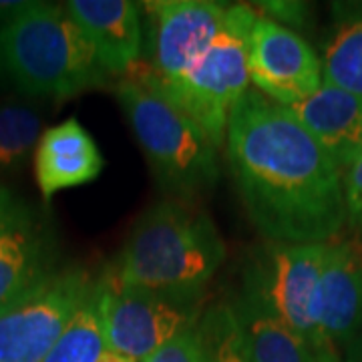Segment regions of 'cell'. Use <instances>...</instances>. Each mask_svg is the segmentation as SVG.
Segmentation results:
<instances>
[{
	"mask_svg": "<svg viewBox=\"0 0 362 362\" xmlns=\"http://www.w3.org/2000/svg\"><path fill=\"white\" fill-rule=\"evenodd\" d=\"M258 6L262 11H266V13L276 14L278 18H282L286 23H290V25L302 26V23H304L306 8L300 2H259Z\"/></svg>",
	"mask_w": 362,
	"mask_h": 362,
	"instance_id": "obj_23",
	"label": "cell"
},
{
	"mask_svg": "<svg viewBox=\"0 0 362 362\" xmlns=\"http://www.w3.org/2000/svg\"><path fill=\"white\" fill-rule=\"evenodd\" d=\"M107 349L145 361L199 324L202 298L173 296L121 286L107 272L99 278Z\"/></svg>",
	"mask_w": 362,
	"mask_h": 362,
	"instance_id": "obj_6",
	"label": "cell"
},
{
	"mask_svg": "<svg viewBox=\"0 0 362 362\" xmlns=\"http://www.w3.org/2000/svg\"><path fill=\"white\" fill-rule=\"evenodd\" d=\"M105 350L107 340L101 318V290L99 280H95L75 316L66 324L65 332L42 362H99Z\"/></svg>",
	"mask_w": 362,
	"mask_h": 362,
	"instance_id": "obj_17",
	"label": "cell"
},
{
	"mask_svg": "<svg viewBox=\"0 0 362 362\" xmlns=\"http://www.w3.org/2000/svg\"><path fill=\"white\" fill-rule=\"evenodd\" d=\"M322 81L362 97V16L338 23L324 45Z\"/></svg>",
	"mask_w": 362,
	"mask_h": 362,
	"instance_id": "obj_18",
	"label": "cell"
},
{
	"mask_svg": "<svg viewBox=\"0 0 362 362\" xmlns=\"http://www.w3.org/2000/svg\"><path fill=\"white\" fill-rule=\"evenodd\" d=\"M30 2H18V0H0V21H8L18 13H23L25 8H28Z\"/></svg>",
	"mask_w": 362,
	"mask_h": 362,
	"instance_id": "obj_24",
	"label": "cell"
},
{
	"mask_svg": "<svg viewBox=\"0 0 362 362\" xmlns=\"http://www.w3.org/2000/svg\"><path fill=\"white\" fill-rule=\"evenodd\" d=\"M103 171V156L77 119H66L40 135L35 153V173L45 199L97 180Z\"/></svg>",
	"mask_w": 362,
	"mask_h": 362,
	"instance_id": "obj_14",
	"label": "cell"
},
{
	"mask_svg": "<svg viewBox=\"0 0 362 362\" xmlns=\"http://www.w3.org/2000/svg\"><path fill=\"white\" fill-rule=\"evenodd\" d=\"M304 129L344 169L362 149V97L324 85L288 107Z\"/></svg>",
	"mask_w": 362,
	"mask_h": 362,
	"instance_id": "obj_15",
	"label": "cell"
},
{
	"mask_svg": "<svg viewBox=\"0 0 362 362\" xmlns=\"http://www.w3.org/2000/svg\"><path fill=\"white\" fill-rule=\"evenodd\" d=\"M145 6L153 16L151 77L163 95H171L220 33L226 6L211 0H161Z\"/></svg>",
	"mask_w": 362,
	"mask_h": 362,
	"instance_id": "obj_9",
	"label": "cell"
},
{
	"mask_svg": "<svg viewBox=\"0 0 362 362\" xmlns=\"http://www.w3.org/2000/svg\"><path fill=\"white\" fill-rule=\"evenodd\" d=\"M342 189L346 204V221L350 228L362 232V149L342 169Z\"/></svg>",
	"mask_w": 362,
	"mask_h": 362,
	"instance_id": "obj_22",
	"label": "cell"
},
{
	"mask_svg": "<svg viewBox=\"0 0 362 362\" xmlns=\"http://www.w3.org/2000/svg\"><path fill=\"white\" fill-rule=\"evenodd\" d=\"M40 141V117L25 105H0V169H14Z\"/></svg>",
	"mask_w": 362,
	"mask_h": 362,
	"instance_id": "obj_19",
	"label": "cell"
},
{
	"mask_svg": "<svg viewBox=\"0 0 362 362\" xmlns=\"http://www.w3.org/2000/svg\"><path fill=\"white\" fill-rule=\"evenodd\" d=\"M258 13L246 4L226 8V18L202 61L171 95H165L204 131L216 149L223 147L230 113L246 95L250 78V35Z\"/></svg>",
	"mask_w": 362,
	"mask_h": 362,
	"instance_id": "obj_5",
	"label": "cell"
},
{
	"mask_svg": "<svg viewBox=\"0 0 362 362\" xmlns=\"http://www.w3.org/2000/svg\"><path fill=\"white\" fill-rule=\"evenodd\" d=\"M141 362H207L206 344L202 338L199 324L185 330L181 337L173 338Z\"/></svg>",
	"mask_w": 362,
	"mask_h": 362,
	"instance_id": "obj_21",
	"label": "cell"
},
{
	"mask_svg": "<svg viewBox=\"0 0 362 362\" xmlns=\"http://www.w3.org/2000/svg\"><path fill=\"white\" fill-rule=\"evenodd\" d=\"M199 330L206 344L207 362H250L242 326L232 304L220 302L204 314Z\"/></svg>",
	"mask_w": 362,
	"mask_h": 362,
	"instance_id": "obj_20",
	"label": "cell"
},
{
	"mask_svg": "<svg viewBox=\"0 0 362 362\" xmlns=\"http://www.w3.org/2000/svg\"><path fill=\"white\" fill-rule=\"evenodd\" d=\"M328 244H276L259 247L246 268L244 296L276 314L316 352L312 304L324 270Z\"/></svg>",
	"mask_w": 362,
	"mask_h": 362,
	"instance_id": "obj_7",
	"label": "cell"
},
{
	"mask_svg": "<svg viewBox=\"0 0 362 362\" xmlns=\"http://www.w3.org/2000/svg\"><path fill=\"white\" fill-rule=\"evenodd\" d=\"M65 6L89 39L105 73L127 75L141 63V18L133 2L71 0Z\"/></svg>",
	"mask_w": 362,
	"mask_h": 362,
	"instance_id": "obj_13",
	"label": "cell"
},
{
	"mask_svg": "<svg viewBox=\"0 0 362 362\" xmlns=\"http://www.w3.org/2000/svg\"><path fill=\"white\" fill-rule=\"evenodd\" d=\"M99 362H135V361L129 358V356H125V354H119V352H115V350L107 349Z\"/></svg>",
	"mask_w": 362,
	"mask_h": 362,
	"instance_id": "obj_26",
	"label": "cell"
},
{
	"mask_svg": "<svg viewBox=\"0 0 362 362\" xmlns=\"http://www.w3.org/2000/svg\"><path fill=\"white\" fill-rule=\"evenodd\" d=\"M232 308L250 362H320L304 338L254 298L240 294Z\"/></svg>",
	"mask_w": 362,
	"mask_h": 362,
	"instance_id": "obj_16",
	"label": "cell"
},
{
	"mask_svg": "<svg viewBox=\"0 0 362 362\" xmlns=\"http://www.w3.org/2000/svg\"><path fill=\"white\" fill-rule=\"evenodd\" d=\"M83 268L57 270L0 310V362H42L93 286Z\"/></svg>",
	"mask_w": 362,
	"mask_h": 362,
	"instance_id": "obj_8",
	"label": "cell"
},
{
	"mask_svg": "<svg viewBox=\"0 0 362 362\" xmlns=\"http://www.w3.org/2000/svg\"><path fill=\"white\" fill-rule=\"evenodd\" d=\"M115 97L165 192L192 199L218 183L216 145L159 90L149 66H133L115 85Z\"/></svg>",
	"mask_w": 362,
	"mask_h": 362,
	"instance_id": "obj_4",
	"label": "cell"
},
{
	"mask_svg": "<svg viewBox=\"0 0 362 362\" xmlns=\"http://www.w3.org/2000/svg\"><path fill=\"white\" fill-rule=\"evenodd\" d=\"M0 75L26 95L69 99L105 85V69L66 6L30 2L0 23Z\"/></svg>",
	"mask_w": 362,
	"mask_h": 362,
	"instance_id": "obj_3",
	"label": "cell"
},
{
	"mask_svg": "<svg viewBox=\"0 0 362 362\" xmlns=\"http://www.w3.org/2000/svg\"><path fill=\"white\" fill-rule=\"evenodd\" d=\"M312 322L320 362H340L337 346L350 344L362 326V233L328 242Z\"/></svg>",
	"mask_w": 362,
	"mask_h": 362,
	"instance_id": "obj_11",
	"label": "cell"
},
{
	"mask_svg": "<svg viewBox=\"0 0 362 362\" xmlns=\"http://www.w3.org/2000/svg\"><path fill=\"white\" fill-rule=\"evenodd\" d=\"M223 259L226 244L207 214L181 202H163L137 220L105 272L121 286L204 298Z\"/></svg>",
	"mask_w": 362,
	"mask_h": 362,
	"instance_id": "obj_2",
	"label": "cell"
},
{
	"mask_svg": "<svg viewBox=\"0 0 362 362\" xmlns=\"http://www.w3.org/2000/svg\"><path fill=\"white\" fill-rule=\"evenodd\" d=\"M54 272V244L47 221L23 197L0 189V310Z\"/></svg>",
	"mask_w": 362,
	"mask_h": 362,
	"instance_id": "obj_12",
	"label": "cell"
},
{
	"mask_svg": "<svg viewBox=\"0 0 362 362\" xmlns=\"http://www.w3.org/2000/svg\"><path fill=\"white\" fill-rule=\"evenodd\" d=\"M344 362H362V338H354L350 342Z\"/></svg>",
	"mask_w": 362,
	"mask_h": 362,
	"instance_id": "obj_25",
	"label": "cell"
},
{
	"mask_svg": "<svg viewBox=\"0 0 362 362\" xmlns=\"http://www.w3.org/2000/svg\"><path fill=\"white\" fill-rule=\"evenodd\" d=\"M242 206L276 244H328L346 223L342 169L294 113L250 89L226 131Z\"/></svg>",
	"mask_w": 362,
	"mask_h": 362,
	"instance_id": "obj_1",
	"label": "cell"
},
{
	"mask_svg": "<svg viewBox=\"0 0 362 362\" xmlns=\"http://www.w3.org/2000/svg\"><path fill=\"white\" fill-rule=\"evenodd\" d=\"M250 78L264 97L292 107L322 87V61L294 30L258 14L250 35Z\"/></svg>",
	"mask_w": 362,
	"mask_h": 362,
	"instance_id": "obj_10",
	"label": "cell"
}]
</instances>
